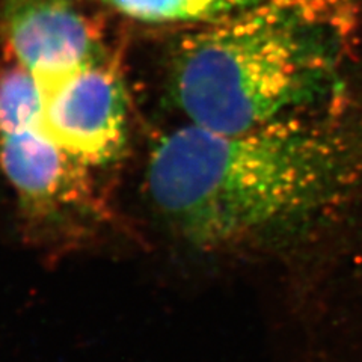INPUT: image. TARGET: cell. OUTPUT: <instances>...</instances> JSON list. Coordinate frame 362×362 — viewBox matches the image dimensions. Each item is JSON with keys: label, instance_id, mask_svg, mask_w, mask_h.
I'll return each mask as SVG.
<instances>
[{"label": "cell", "instance_id": "obj_1", "mask_svg": "<svg viewBox=\"0 0 362 362\" xmlns=\"http://www.w3.org/2000/svg\"><path fill=\"white\" fill-rule=\"evenodd\" d=\"M361 169L341 134L300 118L242 132L189 122L156 144L146 189L192 246L234 252L314 228L344 202Z\"/></svg>", "mask_w": 362, "mask_h": 362}, {"label": "cell", "instance_id": "obj_2", "mask_svg": "<svg viewBox=\"0 0 362 362\" xmlns=\"http://www.w3.org/2000/svg\"><path fill=\"white\" fill-rule=\"evenodd\" d=\"M210 23L180 41L171 88L214 132L298 118L338 85L356 28L349 0H259Z\"/></svg>", "mask_w": 362, "mask_h": 362}, {"label": "cell", "instance_id": "obj_3", "mask_svg": "<svg viewBox=\"0 0 362 362\" xmlns=\"http://www.w3.org/2000/svg\"><path fill=\"white\" fill-rule=\"evenodd\" d=\"M40 129L86 165L115 158L127 127V93L118 64L105 56L40 82Z\"/></svg>", "mask_w": 362, "mask_h": 362}, {"label": "cell", "instance_id": "obj_4", "mask_svg": "<svg viewBox=\"0 0 362 362\" xmlns=\"http://www.w3.org/2000/svg\"><path fill=\"white\" fill-rule=\"evenodd\" d=\"M4 35L38 82L107 56L95 0H5Z\"/></svg>", "mask_w": 362, "mask_h": 362}, {"label": "cell", "instance_id": "obj_5", "mask_svg": "<svg viewBox=\"0 0 362 362\" xmlns=\"http://www.w3.org/2000/svg\"><path fill=\"white\" fill-rule=\"evenodd\" d=\"M0 168L23 206L40 218L95 210L89 165L41 129L0 134Z\"/></svg>", "mask_w": 362, "mask_h": 362}, {"label": "cell", "instance_id": "obj_6", "mask_svg": "<svg viewBox=\"0 0 362 362\" xmlns=\"http://www.w3.org/2000/svg\"><path fill=\"white\" fill-rule=\"evenodd\" d=\"M110 8L146 23L214 21L259 0H103Z\"/></svg>", "mask_w": 362, "mask_h": 362}, {"label": "cell", "instance_id": "obj_7", "mask_svg": "<svg viewBox=\"0 0 362 362\" xmlns=\"http://www.w3.org/2000/svg\"><path fill=\"white\" fill-rule=\"evenodd\" d=\"M42 94L38 78L16 62L0 71V134L40 129Z\"/></svg>", "mask_w": 362, "mask_h": 362}]
</instances>
